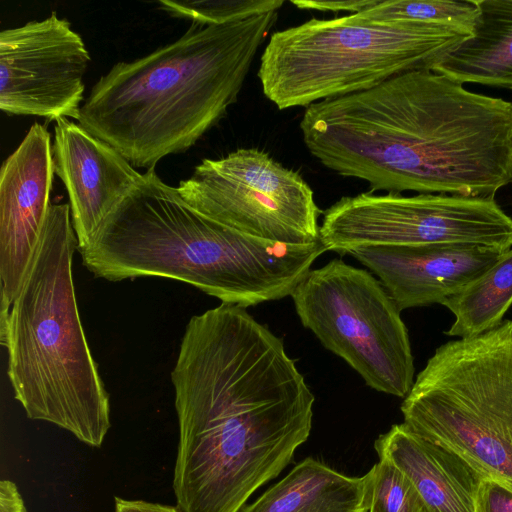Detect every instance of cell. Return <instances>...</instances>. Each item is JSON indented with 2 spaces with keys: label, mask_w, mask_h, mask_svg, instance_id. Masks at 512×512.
Here are the masks:
<instances>
[{
  "label": "cell",
  "mask_w": 512,
  "mask_h": 512,
  "mask_svg": "<svg viewBox=\"0 0 512 512\" xmlns=\"http://www.w3.org/2000/svg\"><path fill=\"white\" fill-rule=\"evenodd\" d=\"M0 512H26L24 500L11 480L0 481Z\"/></svg>",
  "instance_id": "24"
},
{
  "label": "cell",
  "mask_w": 512,
  "mask_h": 512,
  "mask_svg": "<svg viewBox=\"0 0 512 512\" xmlns=\"http://www.w3.org/2000/svg\"><path fill=\"white\" fill-rule=\"evenodd\" d=\"M471 35L451 26L313 18L271 34L258 78L278 109L308 107L405 72L432 70Z\"/></svg>",
  "instance_id": "6"
},
{
  "label": "cell",
  "mask_w": 512,
  "mask_h": 512,
  "mask_svg": "<svg viewBox=\"0 0 512 512\" xmlns=\"http://www.w3.org/2000/svg\"><path fill=\"white\" fill-rule=\"evenodd\" d=\"M97 278H169L247 308L291 296L326 250L255 238L204 216L148 169L85 247Z\"/></svg>",
  "instance_id": "3"
},
{
  "label": "cell",
  "mask_w": 512,
  "mask_h": 512,
  "mask_svg": "<svg viewBox=\"0 0 512 512\" xmlns=\"http://www.w3.org/2000/svg\"><path fill=\"white\" fill-rule=\"evenodd\" d=\"M90 63L82 37L56 12L0 33V108L12 115L79 119Z\"/></svg>",
  "instance_id": "11"
},
{
  "label": "cell",
  "mask_w": 512,
  "mask_h": 512,
  "mask_svg": "<svg viewBox=\"0 0 512 512\" xmlns=\"http://www.w3.org/2000/svg\"><path fill=\"white\" fill-rule=\"evenodd\" d=\"M472 35L432 71L460 83L512 89V0H477Z\"/></svg>",
  "instance_id": "17"
},
{
  "label": "cell",
  "mask_w": 512,
  "mask_h": 512,
  "mask_svg": "<svg viewBox=\"0 0 512 512\" xmlns=\"http://www.w3.org/2000/svg\"><path fill=\"white\" fill-rule=\"evenodd\" d=\"M401 412L413 433L512 489V320L438 347Z\"/></svg>",
  "instance_id": "7"
},
{
  "label": "cell",
  "mask_w": 512,
  "mask_h": 512,
  "mask_svg": "<svg viewBox=\"0 0 512 512\" xmlns=\"http://www.w3.org/2000/svg\"><path fill=\"white\" fill-rule=\"evenodd\" d=\"M52 157L54 171L68 193L80 250L143 174L115 148L68 118L56 120Z\"/></svg>",
  "instance_id": "14"
},
{
  "label": "cell",
  "mask_w": 512,
  "mask_h": 512,
  "mask_svg": "<svg viewBox=\"0 0 512 512\" xmlns=\"http://www.w3.org/2000/svg\"><path fill=\"white\" fill-rule=\"evenodd\" d=\"M75 250L69 203L51 204L21 288L1 309V342L14 397L26 416L97 448L111 427L110 400L78 310Z\"/></svg>",
  "instance_id": "5"
},
{
  "label": "cell",
  "mask_w": 512,
  "mask_h": 512,
  "mask_svg": "<svg viewBox=\"0 0 512 512\" xmlns=\"http://www.w3.org/2000/svg\"><path fill=\"white\" fill-rule=\"evenodd\" d=\"M302 325L370 388L405 398L414 359L401 310L366 269L333 259L311 269L291 294Z\"/></svg>",
  "instance_id": "8"
},
{
  "label": "cell",
  "mask_w": 512,
  "mask_h": 512,
  "mask_svg": "<svg viewBox=\"0 0 512 512\" xmlns=\"http://www.w3.org/2000/svg\"><path fill=\"white\" fill-rule=\"evenodd\" d=\"M115 512H181L177 507L145 500L115 497Z\"/></svg>",
  "instance_id": "25"
},
{
  "label": "cell",
  "mask_w": 512,
  "mask_h": 512,
  "mask_svg": "<svg viewBox=\"0 0 512 512\" xmlns=\"http://www.w3.org/2000/svg\"><path fill=\"white\" fill-rule=\"evenodd\" d=\"M441 305L455 318L448 336L472 338L499 326L512 305V248Z\"/></svg>",
  "instance_id": "18"
},
{
  "label": "cell",
  "mask_w": 512,
  "mask_h": 512,
  "mask_svg": "<svg viewBox=\"0 0 512 512\" xmlns=\"http://www.w3.org/2000/svg\"><path fill=\"white\" fill-rule=\"evenodd\" d=\"M370 481L307 457L239 512H369Z\"/></svg>",
  "instance_id": "16"
},
{
  "label": "cell",
  "mask_w": 512,
  "mask_h": 512,
  "mask_svg": "<svg viewBox=\"0 0 512 512\" xmlns=\"http://www.w3.org/2000/svg\"><path fill=\"white\" fill-rule=\"evenodd\" d=\"M503 252L473 244L362 246L350 254L383 283L400 310L442 304Z\"/></svg>",
  "instance_id": "13"
},
{
  "label": "cell",
  "mask_w": 512,
  "mask_h": 512,
  "mask_svg": "<svg viewBox=\"0 0 512 512\" xmlns=\"http://www.w3.org/2000/svg\"><path fill=\"white\" fill-rule=\"evenodd\" d=\"M171 381L181 512H239L310 435L312 391L282 340L244 307L190 318Z\"/></svg>",
  "instance_id": "1"
},
{
  "label": "cell",
  "mask_w": 512,
  "mask_h": 512,
  "mask_svg": "<svg viewBox=\"0 0 512 512\" xmlns=\"http://www.w3.org/2000/svg\"><path fill=\"white\" fill-rule=\"evenodd\" d=\"M320 240L347 254L362 246L473 244L505 252L512 247V218L494 197L364 192L342 197L324 211Z\"/></svg>",
  "instance_id": "9"
},
{
  "label": "cell",
  "mask_w": 512,
  "mask_h": 512,
  "mask_svg": "<svg viewBox=\"0 0 512 512\" xmlns=\"http://www.w3.org/2000/svg\"><path fill=\"white\" fill-rule=\"evenodd\" d=\"M308 151L371 192L494 197L512 182V102L413 70L306 107Z\"/></svg>",
  "instance_id": "2"
},
{
  "label": "cell",
  "mask_w": 512,
  "mask_h": 512,
  "mask_svg": "<svg viewBox=\"0 0 512 512\" xmlns=\"http://www.w3.org/2000/svg\"><path fill=\"white\" fill-rule=\"evenodd\" d=\"M278 10L220 25L192 22L176 41L116 63L93 85L78 119L133 167L192 147L237 101Z\"/></svg>",
  "instance_id": "4"
},
{
  "label": "cell",
  "mask_w": 512,
  "mask_h": 512,
  "mask_svg": "<svg viewBox=\"0 0 512 512\" xmlns=\"http://www.w3.org/2000/svg\"><path fill=\"white\" fill-rule=\"evenodd\" d=\"M51 137L35 122L0 170L1 309L16 298L48 215L54 177Z\"/></svg>",
  "instance_id": "12"
},
{
  "label": "cell",
  "mask_w": 512,
  "mask_h": 512,
  "mask_svg": "<svg viewBox=\"0 0 512 512\" xmlns=\"http://www.w3.org/2000/svg\"><path fill=\"white\" fill-rule=\"evenodd\" d=\"M161 9L175 17L191 19L201 25L232 23L279 10L281 0H228V1H158Z\"/></svg>",
  "instance_id": "21"
},
{
  "label": "cell",
  "mask_w": 512,
  "mask_h": 512,
  "mask_svg": "<svg viewBox=\"0 0 512 512\" xmlns=\"http://www.w3.org/2000/svg\"><path fill=\"white\" fill-rule=\"evenodd\" d=\"M381 0H341V1H314V0H293L291 3L299 9L318 11H349L351 14L359 13L371 6L378 4Z\"/></svg>",
  "instance_id": "23"
},
{
  "label": "cell",
  "mask_w": 512,
  "mask_h": 512,
  "mask_svg": "<svg viewBox=\"0 0 512 512\" xmlns=\"http://www.w3.org/2000/svg\"><path fill=\"white\" fill-rule=\"evenodd\" d=\"M176 188L195 210L240 233L290 245L320 240L313 190L262 150L203 159Z\"/></svg>",
  "instance_id": "10"
},
{
  "label": "cell",
  "mask_w": 512,
  "mask_h": 512,
  "mask_svg": "<svg viewBox=\"0 0 512 512\" xmlns=\"http://www.w3.org/2000/svg\"><path fill=\"white\" fill-rule=\"evenodd\" d=\"M374 447L379 458L390 460L410 478L428 512H475L483 476L456 453L403 423L380 435Z\"/></svg>",
  "instance_id": "15"
},
{
  "label": "cell",
  "mask_w": 512,
  "mask_h": 512,
  "mask_svg": "<svg viewBox=\"0 0 512 512\" xmlns=\"http://www.w3.org/2000/svg\"><path fill=\"white\" fill-rule=\"evenodd\" d=\"M479 14L476 1L386 0L348 16L368 23L410 22L458 27L472 32Z\"/></svg>",
  "instance_id": "19"
},
{
  "label": "cell",
  "mask_w": 512,
  "mask_h": 512,
  "mask_svg": "<svg viewBox=\"0 0 512 512\" xmlns=\"http://www.w3.org/2000/svg\"><path fill=\"white\" fill-rule=\"evenodd\" d=\"M369 473V512H428L410 478L390 460L379 458Z\"/></svg>",
  "instance_id": "20"
},
{
  "label": "cell",
  "mask_w": 512,
  "mask_h": 512,
  "mask_svg": "<svg viewBox=\"0 0 512 512\" xmlns=\"http://www.w3.org/2000/svg\"><path fill=\"white\" fill-rule=\"evenodd\" d=\"M475 512H512V489L490 477H483L479 483Z\"/></svg>",
  "instance_id": "22"
}]
</instances>
